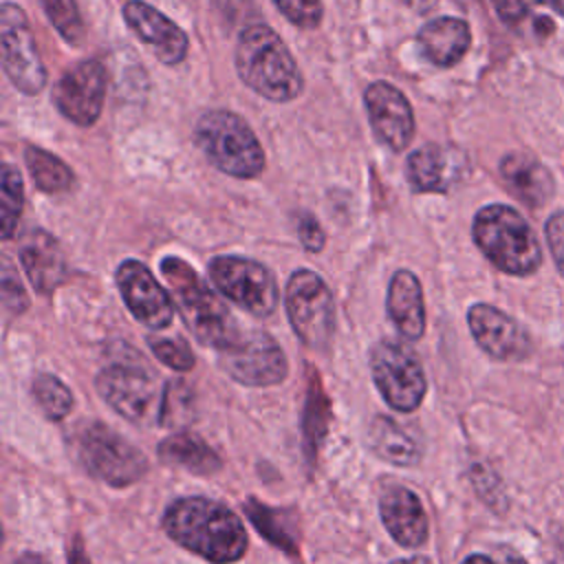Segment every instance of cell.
<instances>
[{"instance_id": "6da1fadb", "label": "cell", "mask_w": 564, "mask_h": 564, "mask_svg": "<svg viewBox=\"0 0 564 564\" xmlns=\"http://www.w3.org/2000/svg\"><path fill=\"white\" fill-rule=\"evenodd\" d=\"M165 533L183 549L214 562H238L247 551V531L238 516L209 498H181L165 509Z\"/></svg>"}, {"instance_id": "7a4b0ae2", "label": "cell", "mask_w": 564, "mask_h": 564, "mask_svg": "<svg viewBox=\"0 0 564 564\" xmlns=\"http://www.w3.org/2000/svg\"><path fill=\"white\" fill-rule=\"evenodd\" d=\"M236 70L253 93L275 104L293 101L304 86L291 51L267 24L242 29L236 44Z\"/></svg>"}, {"instance_id": "3957f363", "label": "cell", "mask_w": 564, "mask_h": 564, "mask_svg": "<svg viewBox=\"0 0 564 564\" xmlns=\"http://www.w3.org/2000/svg\"><path fill=\"white\" fill-rule=\"evenodd\" d=\"M471 236L485 258L509 275H531L542 251L531 225L509 205L494 203L476 212Z\"/></svg>"}, {"instance_id": "277c9868", "label": "cell", "mask_w": 564, "mask_h": 564, "mask_svg": "<svg viewBox=\"0 0 564 564\" xmlns=\"http://www.w3.org/2000/svg\"><path fill=\"white\" fill-rule=\"evenodd\" d=\"M161 271L170 289L174 291L176 306L183 319L187 322L189 330L196 335L198 341L223 350L240 335L236 319L231 317L227 306L187 262L170 256L161 262Z\"/></svg>"}, {"instance_id": "5b68a950", "label": "cell", "mask_w": 564, "mask_h": 564, "mask_svg": "<svg viewBox=\"0 0 564 564\" xmlns=\"http://www.w3.org/2000/svg\"><path fill=\"white\" fill-rule=\"evenodd\" d=\"M198 150L225 174L256 178L264 170V150L249 123L231 110H207L194 126Z\"/></svg>"}, {"instance_id": "8992f818", "label": "cell", "mask_w": 564, "mask_h": 564, "mask_svg": "<svg viewBox=\"0 0 564 564\" xmlns=\"http://www.w3.org/2000/svg\"><path fill=\"white\" fill-rule=\"evenodd\" d=\"M284 306L295 335L313 350L328 346L335 330V302L326 282L311 269H297L284 291Z\"/></svg>"}, {"instance_id": "52a82bcc", "label": "cell", "mask_w": 564, "mask_h": 564, "mask_svg": "<svg viewBox=\"0 0 564 564\" xmlns=\"http://www.w3.org/2000/svg\"><path fill=\"white\" fill-rule=\"evenodd\" d=\"M97 392L115 412L137 425L161 423L165 386L159 390L156 377L143 366H106L97 375Z\"/></svg>"}, {"instance_id": "ba28073f", "label": "cell", "mask_w": 564, "mask_h": 564, "mask_svg": "<svg viewBox=\"0 0 564 564\" xmlns=\"http://www.w3.org/2000/svg\"><path fill=\"white\" fill-rule=\"evenodd\" d=\"M79 458L86 469L112 487H128L148 471V458L104 423H90L79 436Z\"/></svg>"}, {"instance_id": "9c48e42d", "label": "cell", "mask_w": 564, "mask_h": 564, "mask_svg": "<svg viewBox=\"0 0 564 564\" xmlns=\"http://www.w3.org/2000/svg\"><path fill=\"white\" fill-rule=\"evenodd\" d=\"M214 286L256 317H269L280 302V291L273 273L242 256H216L209 262Z\"/></svg>"}, {"instance_id": "30bf717a", "label": "cell", "mask_w": 564, "mask_h": 564, "mask_svg": "<svg viewBox=\"0 0 564 564\" xmlns=\"http://www.w3.org/2000/svg\"><path fill=\"white\" fill-rule=\"evenodd\" d=\"M370 372L377 390L392 410L412 412L421 405L427 381L410 348L392 339H381L370 350Z\"/></svg>"}, {"instance_id": "8fae6325", "label": "cell", "mask_w": 564, "mask_h": 564, "mask_svg": "<svg viewBox=\"0 0 564 564\" xmlns=\"http://www.w3.org/2000/svg\"><path fill=\"white\" fill-rule=\"evenodd\" d=\"M0 59L9 82L22 95H37L46 86V68L31 35L26 13L13 4L0 7Z\"/></svg>"}, {"instance_id": "7c38bea8", "label": "cell", "mask_w": 564, "mask_h": 564, "mask_svg": "<svg viewBox=\"0 0 564 564\" xmlns=\"http://www.w3.org/2000/svg\"><path fill=\"white\" fill-rule=\"evenodd\" d=\"M223 370L245 386H275L289 372L286 357L278 341L262 330L240 333L229 346L218 350Z\"/></svg>"}, {"instance_id": "4fadbf2b", "label": "cell", "mask_w": 564, "mask_h": 564, "mask_svg": "<svg viewBox=\"0 0 564 564\" xmlns=\"http://www.w3.org/2000/svg\"><path fill=\"white\" fill-rule=\"evenodd\" d=\"M106 99V68L97 59L77 62L53 88L55 108L77 126H93Z\"/></svg>"}, {"instance_id": "5bb4252c", "label": "cell", "mask_w": 564, "mask_h": 564, "mask_svg": "<svg viewBox=\"0 0 564 564\" xmlns=\"http://www.w3.org/2000/svg\"><path fill=\"white\" fill-rule=\"evenodd\" d=\"M115 280L126 306L141 324L152 330L170 326L174 317L172 300L143 262L123 260L115 273Z\"/></svg>"}, {"instance_id": "9a60e30c", "label": "cell", "mask_w": 564, "mask_h": 564, "mask_svg": "<svg viewBox=\"0 0 564 564\" xmlns=\"http://www.w3.org/2000/svg\"><path fill=\"white\" fill-rule=\"evenodd\" d=\"M364 104L375 137L394 152L405 150L414 137V112L408 97L388 82H372L364 93Z\"/></svg>"}, {"instance_id": "2e32d148", "label": "cell", "mask_w": 564, "mask_h": 564, "mask_svg": "<svg viewBox=\"0 0 564 564\" xmlns=\"http://www.w3.org/2000/svg\"><path fill=\"white\" fill-rule=\"evenodd\" d=\"M467 324L476 344L494 359L520 361L531 352L527 330L491 304H474L467 311Z\"/></svg>"}, {"instance_id": "e0dca14e", "label": "cell", "mask_w": 564, "mask_h": 564, "mask_svg": "<svg viewBox=\"0 0 564 564\" xmlns=\"http://www.w3.org/2000/svg\"><path fill=\"white\" fill-rule=\"evenodd\" d=\"M128 29L152 48L159 62L176 66L187 57L189 40L185 31L165 13L143 0H128L121 9Z\"/></svg>"}, {"instance_id": "ac0fdd59", "label": "cell", "mask_w": 564, "mask_h": 564, "mask_svg": "<svg viewBox=\"0 0 564 564\" xmlns=\"http://www.w3.org/2000/svg\"><path fill=\"white\" fill-rule=\"evenodd\" d=\"M467 170V159L456 148L427 143L408 156V181L414 192H447Z\"/></svg>"}, {"instance_id": "d6986e66", "label": "cell", "mask_w": 564, "mask_h": 564, "mask_svg": "<svg viewBox=\"0 0 564 564\" xmlns=\"http://www.w3.org/2000/svg\"><path fill=\"white\" fill-rule=\"evenodd\" d=\"M379 513L388 533L408 549L421 546L427 540V516L414 491L392 485L381 494Z\"/></svg>"}, {"instance_id": "ffe728a7", "label": "cell", "mask_w": 564, "mask_h": 564, "mask_svg": "<svg viewBox=\"0 0 564 564\" xmlns=\"http://www.w3.org/2000/svg\"><path fill=\"white\" fill-rule=\"evenodd\" d=\"M20 262H22L31 284L40 293L53 291L66 278L64 253H62L57 240L42 229H33L24 236L22 247H20Z\"/></svg>"}, {"instance_id": "44dd1931", "label": "cell", "mask_w": 564, "mask_h": 564, "mask_svg": "<svg viewBox=\"0 0 564 564\" xmlns=\"http://www.w3.org/2000/svg\"><path fill=\"white\" fill-rule=\"evenodd\" d=\"M419 46L427 62L438 68H449L463 59L471 44L469 24L460 18H436L419 29Z\"/></svg>"}, {"instance_id": "7402d4cb", "label": "cell", "mask_w": 564, "mask_h": 564, "mask_svg": "<svg viewBox=\"0 0 564 564\" xmlns=\"http://www.w3.org/2000/svg\"><path fill=\"white\" fill-rule=\"evenodd\" d=\"M500 176L507 189L529 207L544 205L555 189L551 172L531 154L511 152L500 161Z\"/></svg>"}, {"instance_id": "603a6c76", "label": "cell", "mask_w": 564, "mask_h": 564, "mask_svg": "<svg viewBox=\"0 0 564 564\" xmlns=\"http://www.w3.org/2000/svg\"><path fill=\"white\" fill-rule=\"evenodd\" d=\"M388 315L405 339H419L425 333L423 291L412 271H397L388 286Z\"/></svg>"}, {"instance_id": "cb8c5ba5", "label": "cell", "mask_w": 564, "mask_h": 564, "mask_svg": "<svg viewBox=\"0 0 564 564\" xmlns=\"http://www.w3.org/2000/svg\"><path fill=\"white\" fill-rule=\"evenodd\" d=\"M370 449L399 467H412L419 463V447L414 438L390 416H375L368 430Z\"/></svg>"}, {"instance_id": "d4e9b609", "label": "cell", "mask_w": 564, "mask_h": 564, "mask_svg": "<svg viewBox=\"0 0 564 564\" xmlns=\"http://www.w3.org/2000/svg\"><path fill=\"white\" fill-rule=\"evenodd\" d=\"M159 456L165 463L178 465L194 474H214L220 469L218 454L194 434H172L159 443Z\"/></svg>"}, {"instance_id": "484cf974", "label": "cell", "mask_w": 564, "mask_h": 564, "mask_svg": "<svg viewBox=\"0 0 564 564\" xmlns=\"http://www.w3.org/2000/svg\"><path fill=\"white\" fill-rule=\"evenodd\" d=\"M24 161H26V167H29L31 178L37 185V189H42L46 194H59V192L70 189L73 172L59 156H55L37 145H29L24 150Z\"/></svg>"}, {"instance_id": "4316f807", "label": "cell", "mask_w": 564, "mask_h": 564, "mask_svg": "<svg viewBox=\"0 0 564 564\" xmlns=\"http://www.w3.org/2000/svg\"><path fill=\"white\" fill-rule=\"evenodd\" d=\"M328 421H330L328 397L322 390L319 377H311L304 414H302V443L308 458H313L315 452L319 449V443L328 430Z\"/></svg>"}, {"instance_id": "83f0119b", "label": "cell", "mask_w": 564, "mask_h": 564, "mask_svg": "<svg viewBox=\"0 0 564 564\" xmlns=\"http://www.w3.org/2000/svg\"><path fill=\"white\" fill-rule=\"evenodd\" d=\"M245 511H247L251 524H253L271 544H275L278 549H284V551H289V553H297L293 531H291V527H289V522L284 520V513H282L280 509L264 507V505L258 502L256 498H249V500L245 502Z\"/></svg>"}, {"instance_id": "f1b7e54d", "label": "cell", "mask_w": 564, "mask_h": 564, "mask_svg": "<svg viewBox=\"0 0 564 564\" xmlns=\"http://www.w3.org/2000/svg\"><path fill=\"white\" fill-rule=\"evenodd\" d=\"M0 227H2V238L9 240L18 227L20 214H22V203H24V183L22 174L4 163L2 165V176H0Z\"/></svg>"}, {"instance_id": "f546056e", "label": "cell", "mask_w": 564, "mask_h": 564, "mask_svg": "<svg viewBox=\"0 0 564 564\" xmlns=\"http://www.w3.org/2000/svg\"><path fill=\"white\" fill-rule=\"evenodd\" d=\"M31 390H33V397H35L37 405L42 408V412L53 421H59L66 414H70V410L75 405L70 390L53 375H46V372L37 375L33 379Z\"/></svg>"}, {"instance_id": "4dcf8cb0", "label": "cell", "mask_w": 564, "mask_h": 564, "mask_svg": "<svg viewBox=\"0 0 564 564\" xmlns=\"http://www.w3.org/2000/svg\"><path fill=\"white\" fill-rule=\"evenodd\" d=\"M53 29L68 42L79 44L84 35V22L75 0H40Z\"/></svg>"}, {"instance_id": "1f68e13d", "label": "cell", "mask_w": 564, "mask_h": 564, "mask_svg": "<svg viewBox=\"0 0 564 564\" xmlns=\"http://www.w3.org/2000/svg\"><path fill=\"white\" fill-rule=\"evenodd\" d=\"M148 346L156 355V359H161L172 370L187 372V370L194 368V352H192V348L183 339L150 335L148 337Z\"/></svg>"}, {"instance_id": "d6a6232c", "label": "cell", "mask_w": 564, "mask_h": 564, "mask_svg": "<svg viewBox=\"0 0 564 564\" xmlns=\"http://www.w3.org/2000/svg\"><path fill=\"white\" fill-rule=\"evenodd\" d=\"M278 11L300 29H315L322 22V0H273Z\"/></svg>"}, {"instance_id": "836d02e7", "label": "cell", "mask_w": 564, "mask_h": 564, "mask_svg": "<svg viewBox=\"0 0 564 564\" xmlns=\"http://www.w3.org/2000/svg\"><path fill=\"white\" fill-rule=\"evenodd\" d=\"M192 401V392L181 381L165 383V397H163V412H161V425H176L178 421L187 419V408Z\"/></svg>"}, {"instance_id": "e575fe53", "label": "cell", "mask_w": 564, "mask_h": 564, "mask_svg": "<svg viewBox=\"0 0 564 564\" xmlns=\"http://www.w3.org/2000/svg\"><path fill=\"white\" fill-rule=\"evenodd\" d=\"M2 300H4V308L9 313H22L29 304L26 293L22 291V284H20L9 258L2 260Z\"/></svg>"}, {"instance_id": "d590c367", "label": "cell", "mask_w": 564, "mask_h": 564, "mask_svg": "<svg viewBox=\"0 0 564 564\" xmlns=\"http://www.w3.org/2000/svg\"><path fill=\"white\" fill-rule=\"evenodd\" d=\"M544 234H546V242L553 253V260H555L560 273L564 275V212H555L546 220Z\"/></svg>"}, {"instance_id": "8d00e7d4", "label": "cell", "mask_w": 564, "mask_h": 564, "mask_svg": "<svg viewBox=\"0 0 564 564\" xmlns=\"http://www.w3.org/2000/svg\"><path fill=\"white\" fill-rule=\"evenodd\" d=\"M297 236H300V242L304 245L306 251H322L324 249V231L317 223V218L308 212H302L297 216Z\"/></svg>"}, {"instance_id": "74e56055", "label": "cell", "mask_w": 564, "mask_h": 564, "mask_svg": "<svg viewBox=\"0 0 564 564\" xmlns=\"http://www.w3.org/2000/svg\"><path fill=\"white\" fill-rule=\"evenodd\" d=\"M496 13L500 15L502 22L516 26L527 18V4L524 0H491Z\"/></svg>"}, {"instance_id": "f35d334b", "label": "cell", "mask_w": 564, "mask_h": 564, "mask_svg": "<svg viewBox=\"0 0 564 564\" xmlns=\"http://www.w3.org/2000/svg\"><path fill=\"white\" fill-rule=\"evenodd\" d=\"M68 564H90L79 538H75L73 544L68 546Z\"/></svg>"}, {"instance_id": "ab89813d", "label": "cell", "mask_w": 564, "mask_h": 564, "mask_svg": "<svg viewBox=\"0 0 564 564\" xmlns=\"http://www.w3.org/2000/svg\"><path fill=\"white\" fill-rule=\"evenodd\" d=\"M494 562H496V564H527V560L520 557V555H516L513 551H500V555H496Z\"/></svg>"}, {"instance_id": "60d3db41", "label": "cell", "mask_w": 564, "mask_h": 564, "mask_svg": "<svg viewBox=\"0 0 564 564\" xmlns=\"http://www.w3.org/2000/svg\"><path fill=\"white\" fill-rule=\"evenodd\" d=\"M13 564H46V560L42 555H37V553H24Z\"/></svg>"}, {"instance_id": "b9f144b4", "label": "cell", "mask_w": 564, "mask_h": 564, "mask_svg": "<svg viewBox=\"0 0 564 564\" xmlns=\"http://www.w3.org/2000/svg\"><path fill=\"white\" fill-rule=\"evenodd\" d=\"M535 4H544V7H551L553 11H557L562 18H564V0H533Z\"/></svg>"}, {"instance_id": "7bdbcfd3", "label": "cell", "mask_w": 564, "mask_h": 564, "mask_svg": "<svg viewBox=\"0 0 564 564\" xmlns=\"http://www.w3.org/2000/svg\"><path fill=\"white\" fill-rule=\"evenodd\" d=\"M390 564H432V562L423 555H414V557H408V560H394Z\"/></svg>"}, {"instance_id": "ee69618b", "label": "cell", "mask_w": 564, "mask_h": 564, "mask_svg": "<svg viewBox=\"0 0 564 564\" xmlns=\"http://www.w3.org/2000/svg\"><path fill=\"white\" fill-rule=\"evenodd\" d=\"M463 564H496L491 557H487V555H469Z\"/></svg>"}, {"instance_id": "f6af8a7d", "label": "cell", "mask_w": 564, "mask_h": 564, "mask_svg": "<svg viewBox=\"0 0 564 564\" xmlns=\"http://www.w3.org/2000/svg\"><path fill=\"white\" fill-rule=\"evenodd\" d=\"M549 564H564V551H555L551 555V562Z\"/></svg>"}]
</instances>
